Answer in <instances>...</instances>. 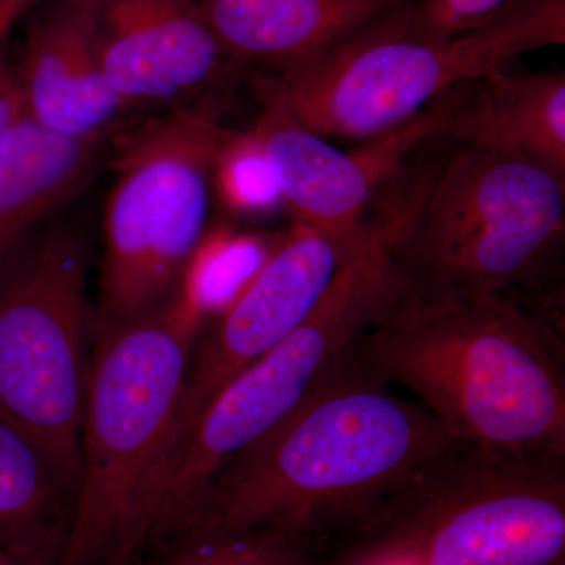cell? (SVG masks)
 Listing matches in <instances>:
<instances>
[{"instance_id": "obj_1", "label": "cell", "mask_w": 565, "mask_h": 565, "mask_svg": "<svg viewBox=\"0 0 565 565\" xmlns=\"http://www.w3.org/2000/svg\"><path fill=\"white\" fill-rule=\"evenodd\" d=\"M352 348L273 430L212 481L200 520L313 539L375 533L471 449L393 392Z\"/></svg>"}, {"instance_id": "obj_2", "label": "cell", "mask_w": 565, "mask_h": 565, "mask_svg": "<svg viewBox=\"0 0 565 565\" xmlns=\"http://www.w3.org/2000/svg\"><path fill=\"white\" fill-rule=\"evenodd\" d=\"M476 455L565 470V348L504 294L419 291L403 278L352 344Z\"/></svg>"}, {"instance_id": "obj_3", "label": "cell", "mask_w": 565, "mask_h": 565, "mask_svg": "<svg viewBox=\"0 0 565 565\" xmlns=\"http://www.w3.org/2000/svg\"><path fill=\"white\" fill-rule=\"evenodd\" d=\"M370 232L412 288L527 302L563 288L565 181L437 136L382 193Z\"/></svg>"}, {"instance_id": "obj_4", "label": "cell", "mask_w": 565, "mask_h": 565, "mask_svg": "<svg viewBox=\"0 0 565 565\" xmlns=\"http://www.w3.org/2000/svg\"><path fill=\"white\" fill-rule=\"evenodd\" d=\"M202 330L170 299L98 332L82 416L79 489L52 565H136L148 552Z\"/></svg>"}, {"instance_id": "obj_5", "label": "cell", "mask_w": 565, "mask_h": 565, "mask_svg": "<svg viewBox=\"0 0 565 565\" xmlns=\"http://www.w3.org/2000/svg\"><path fill=\"white\" fill-rule=\"evenodd\" d=\"M564 43L565 0H516L451 35L415 32L397 6L310 65L266 77L308 131L364 141L527 52Z\"/></svg>"}, {"instance_id": "obj_6", "label": "cell", "mask_w": 565, "mask_h": 565, "mask_svg": "<svg viewBox=\"0 0 565 565\" xmlns=\"http://www.w3.org/2000/svg\"><path fill=\"white\" fill-rule=\"evenodd\" d=\"M223 98L172 107L114 134L103 218L98 332L172 299L210 225L211 172L228 128Z\"/></svg>"}, {"instance_id": "obj_7", "label": "cell", "mask_w": 565, "mask_h": 565, "mask_svg": "<svg viewBox=\"0 0 565 565\" xmlns=\"http://www.w3.org/2000/svg\"><path fill=\"white\" fill-rule=\"evenodd\" d=\"M401 285L403 275L381 241L349 253L313 313L223 386L196 419L163 479L148 552L200 519L222 468L313 393L356 338L384 313Z\"/></svg>"}, {"instance_id": "obj_8", "label": "cell", "mask_w": 565, "mask_h": 565, "mask_svg": "<svg viewBox=\"0 0 565 565\" xmlns=\"http://www.w3.org/2000/svg\"><path fill=\"white\" fill-rule=\"evenodd\" d=\"M87 277L85 234L62 214L0 267V412L79 481Z\"/></svg>"}, {"instance_id": "obj_9", "label": "cell", "mask_w": 565, "mask_h": 565, "mask_svg": "<svg viewBox=\"0 0 565 565\" xmlns=\"http://www.w3.org/2000/svg\"><path fill=\"white\" fill-rule=\"evenodd\" d=\"M373 534L418 565H565V470L470 451Z\"/></svg>"}, {"instance_id": "obj_10", "label": "cell", "mask_w": 565, "mask_h": 565, "mask_svg": "<svg viewBox=\"0 0 565 565\" xmlns=\"http://www.w3.org/2000/svg\"><path fill=\"white\" fill-rule=\"evenodd\" d=\"M255 87L262 110L252 128L277 169L289 217L345 248L374 236L370 218L375 204L412 154L440 134L448 111L446 93L414 120L343 151L294 120L266 76Z\"/></svg>"}, {"instance_id": "obj_11", "label": "cell", "mask_w": 565, "mask_h": 565, "mask_svg": "<svg viewBox=\"0 0 565 565\" xmlns=\"http://www.w3.org/2000/svg\"><path fill=\"white\" fill-rule=\"evenodd\" d=\"M351 250L305 223L282 230L250 285L196 338L163 479L215 394L313 313Z\"/></svg>"}, {"instance_id": "obj_12", "label": "cell", "mask_w": 565, "mask_h": 565, "mask_svg": "<svg viewBox=\"0 0 565 565\" xmlns=\"http://www.w3.org/2000/svg\"><path fill=\"white\" fill-rule=\"evenodd\" d=\"M104 74L129 111L223 98L243 66L204 20L199 0H92Z\"/></svg>"}, {"instance_id": "obj_13", "label": "cell", "mask_w": 565, "mask_h": 565, "mask_svg": "<svg viewBox=\"0 0 565 565\" xmlns=\"http://www.w3.org/2000/svg\"><path fill=\"white\" fill-rule=\"evenodd\" d=\"M28 117L82 140H107L129 114L99 63L92 0H50L33 20L14 71Z\"/></svg>"}, {"instance_id": "obj_14", "label": "cell", "mask_w": 565, "mask_h": 565, "mask_svg": "<svg viewBox=\"0 0 565 565\" xmlns=\"http://www.w3.org/2000/svg\"><path fill=\"white\" fill-rule=\"evenodd\" d=\"M404 0H199L234 62L281 76L322 57Z\"/></svg>"}, {"instance_id": "obj_15", "label": "cell", "mask_w": 565, "mask_h": 565, "mask_svg": "<svg viewBox=\"0 0 565 565\" xmlns=\"http://www.w3.org/2000/svg\"><path fill=\"white\" fill-rule=\"evenodd\" d=\"M438 137L539 167L565 181V74L494 71L448 93Z\"/></svg>"}, {"instance_id": "obj_16", "label": "cell", "mask_w": 565, "mask_h": 565, "mask_svg": "<svg viewBox=\"0 0 565 565\" xmlns=\"http://www.w3.org/2000/svg\"><path fill=\"white\" fill-rule=\"evenodd\" d=\"M109 139L62 136L24 117L0 141V267L90 188Z\"/></svg>"}, {"instance_id": "obj_17", "label": "cell", "mask_w": 565, "mask_h": 565, "mask_svg": "<svg viewBox=\"0 0 565 565\" xmlns=\"http://www.w3.org/2000/svg\"><path fill=\"white\" fill-rule=\"evenodd\" d=\"M77 489L79 479L39 438L0 412V537L9 548L61 552Z\"/></svg>"}, {"instance_id": "obj_18", "label": "cell", "mask_w": 565, "mask_h": 565, "mask_svg": "<svg viewBox=\"0 0 565 565\" xmlns=\"http://www.w3.org/2000/svg\"><path fill=\"white\" fill-rule=\"evenodd\" d=\"M280 232H259L215 218L185 264L172 300L202 329L225 313L262 270Z\"/></svg>"}, {"instance_id": "obj_19", "label": "cell", "mask_w": 565, "mask_h": 565, "mask_svg": "<svg viewBox=\"0 0 565 565\" xmlns=\"http://www.w3.org/2000/svg\"><path fill=\"white\" fill-rule=\"evenodd\" d=\"M311 542L281 527H228L200 520L136 565H308Z\"/></svg>"}, {"instance_id": "obj_20", "label": "cell", "mask_w": 565, "mask_h": 565, "mask_svg": "<svg viewBox=\"0 0 565 565\" xmlns=\"http://www.w3.org/2000/svg\"><path fill=\"white\" fill-rule=\"evenodd\" d=\"M211 195L218 217L239 225L288 212L277 169L255 129L226 134L212 163Z\"/></svg>"}, {"instance_id": "obj_21", "label": "cell", "mask_w": 565, "mask_h": 565, "mask_svg": "<svg viewBox=\"0 0 565 565\" xmlns=\"http://www.w3.org/2000/svg\"><path fill=\"white\" fill-rule=\"evenodd\" d=\"M516 0H405L401 13L415 32L451 35L490 20Z\"/></svg>"}, {"instance_id": "obj_22", "label": "cell", "mask_w": 565, "mask_h": 565, "mask_svg": "<svg viewBox=\"0 0 565 565\" xmlns=\"http://www.w3.org/2000/svg\"><path fill=\"white\" fill-rule=\"evenodd\" d=\"M24 117H28V111L20 81L3 57V46L0 44V141Z\"/></svg>"}, {"instance_id": "obj_23", "label": "cell", "mask_w": 565, "mask_h": 565, "mask_svg": "<svg viewBox=\"0 0 565 565\" xmlns=\"http://www.w3.org/2000/svg\"><path fill=\"white\" fill-rule=\"evenodd\" d=\"M348 565H418L388 542L374 537Z\"/></svg>"}, {"instance_id": "obj_24", "label": "cell", "mask_w": 565, "mask_h": 565, "mask_svg": "<svg viewBox=\"0 0 565 565\" xmlns=\"http://www.w3.org/2000/svg\"><path fill=\"white\" fill-rule=\"evenodd\" d=\"M57 550H33V552H13L0 565H52L57 557Z\"/></svg>"}, {"instance_id": "obj_25", "label": "cell", "mask_w": 565, "mask_h": 565, "mask_svg": "<svg viewBox=\"0 0 565 565\" xmlns=\"http://www.w3.org/2000/svg\"><path fill=\"white\" fill-rule=\"evenodd\" d=\"M11 550L3 548L2 545H0V563H2L3 559H7L11 555Z\"/></svg>"}]
</instances>
